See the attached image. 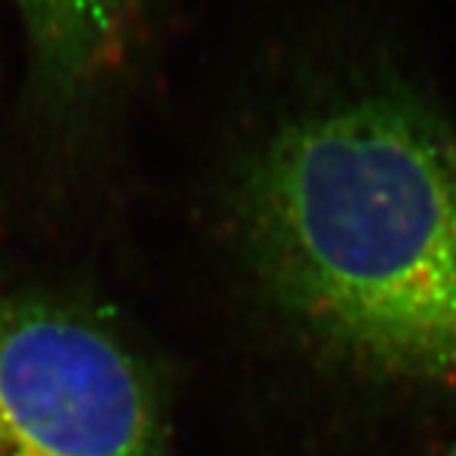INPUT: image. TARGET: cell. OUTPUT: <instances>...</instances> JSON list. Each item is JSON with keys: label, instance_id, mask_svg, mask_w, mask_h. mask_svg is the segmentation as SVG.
I'll list each match as a JSON object with an SVG mask.
<instances>
[{"label": "cell", "instance_id": "obj_1", "mask_svg": "<svg viewBox=\"0 0 456 456\" xmlns=\"http://www.w3.org/2000/svg\"><path fill=\"white\" fill-rule=\"evenodd\" d=\"M248 297L347 370L456 391V122L388 69L259 132L216 191Z\"/></svg>", "mask_w": 456, "mask_h": 456}, {"label": "cell", "instance_id": "obj_2", "mask_svg": "<svg viewBox=\"0 0 456 456\" xmlns=\"http://www.w3.org/2000/svg\"><path fill=\"white\" fill-rule=\"evenodd\" d=\"M0 456H175L167 380L110 307L0 284Z\"/></svg>", "mask_w": 456, "mask_h": 456}, {"label": "cell", "instance_id": "obj_3", "mask_svg": "<svg viewBox=\"0 0 456 456\" xmlns=\"http://www.w3.org/2000/svg\"><path fill=\"white\" fill-rule=\"evenodd\" d=\"M28 41L41 99L82 110L119 77L137 46L147 0H11Z\"/></svg>", "mask_w": 456, "mask_h": 456}, {"label": "cell", "instance_id": "obj_4", "mask_svg": "<svg viewBox=\"0 0 456 456\" xmlns=\"http://www.w3.org/2000/svg\"><path fill=\"white\" fill-rule=\"evenodd\" d=\"M441 456H456V444H452V446H449V449H446Z\"/></svg>", "mask_w": 456, "mask_h": 456}]
</instances>
